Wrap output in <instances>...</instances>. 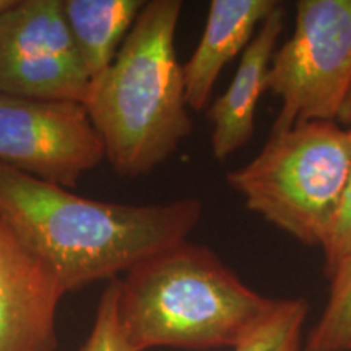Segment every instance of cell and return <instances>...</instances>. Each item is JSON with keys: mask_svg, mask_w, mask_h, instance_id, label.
Masks as SVG:
<instances>
[{"mask_svg": "<svg viewBox=\"0 0 351 351\" xmlns=\"http://www.w3.org/2000/svg\"><path fill=\"white\" fill-rule=\"evenodd\" d=\"M117 300H119V282L111 280L99 300L93 328L80 351H134L122 333Z\"/></svg>", "mask_w": 351, "mask_h": 351, "instance_id": "obj_14", "label": "cell"}, {"mask_svg": "<svg viewBox=\"0 0 351 351\" xmlns=\"http://www.w3.org/2000/svg\"><path fill=\"white\" fill-rule=\"evenodd\" d=\"M143 5L142 0H62L70 33L91 82L111 65Z\"/></svg>", "mask_w": 351, "mask_h": 351, "instance_id": "obj_11", "label": "cell"}, {"mask_svg": "<svg viewBox=\"0 0 351 351\" xmlns=\"http://www.w3.org/2000/svg\"><path fill=\"white\" fill-rule=\"evenodd\" d=\"M283 26L285 7L280 2L244 49L230 86L208 109V119L213 124L212 152L218 161L234 155L254 137L256 111L267 91L270 64Z\"/></svg>", "mask_w": 351, "mask_h": 351, "instance_id": "obj_9", "label": "cell"}, {"mask_svg": "<svg viewBox=\"0 0 351 351\" xmlns=\"http://www.w3.org/2000/svg\"><path fill=\"white\" fill-rule=\"evenodd\" d=\"M309 302L302 298L276 300L274 311L232 351H304Z\"/></svg>", "mask_w": 351, "mask_h": 351, "instance_id": "obj_13", "label": "cell"}, {"mask_svg": "<svg viewBox=\"0 0 351 351\" xmlns=\"http://www.w3.org/2000/svg\"><path fill=\"white\" fill-rule=\"evenodd\" d=\"M181 0L145 2L111 65L91 82L85 108L122 178L152 173L192 132L176 56Z\"/></svg>", "mask_w": 351, "mask_h": 351, "instance_id": "obj_2", "label": "cell"}, {"mask_svg": "<svg viewBox=\"0 0 351 351\" xmlns=\"http://www.w3.org/2000/svg\"><path fill=\"white\" fill-rule=\"evenodd\" d=\"M350 160L346 127L301 122L271 132L261 153L230 171L226 181L251 212L300 243L322 247L339 213Z\"/></svg>", "mask_w": 351, "mask_h": 351, "instance_id": "obj_4", "label": "cell"}, {"mask_svg": "<svg viewBox=\"0 0 351 351\" xmlns=\"http://www.w3.org/2000/svg\"><path fill=\"white\" fill-rule=\"evenodd\" d=\"M90 86L62 0H13L0 13V93L85 104Z\"/></svg>", "mask_w": 351, "mask_h": 351, "instance_id": "obj_6", "label": "cell"}, {"mask_svg": "<svg viewBox=\"0 0 351 351\" xmlns=\"http://www.w3.org/2000/svg\"><path fill=\"white\" fill-rule=\"evenodd\" d=\"M267 90L282 101L271 132L337 121L351 91V0H301L295 29L276 47Z\"/></svg>", "mask_w": 351, "mask_h": 351, "instance_id": "obj_5", "label": "cell"}, {"mask_svg": "<svg viewBox=\"0 0 351 351\" xmlns=\"http://www.w3.org/2000/svg\"><path fill=\"white\" fill-rule=\"evenodd\" d=\"M117 282L119 324L134 351L236 348L276 304L249 288L212 249L187 241Z\"/></svg>", "mask_w": 351, "mask_h": 351, "instance_id": "obj_3", "label": "cell"}, {"mask_svg": "<svg viewBox=\"0 0 351 351\" xmlns=\"http://www.w3.org/2000/svg\"><path fill=\"white\" fill-rule=\"evenodd\" d=\"M199 199L132 205L80 197L0 163V218L65 291L114 278L187 241Z\"/></svg>", "mask_w": 351, "mask_h": 351, "instance_id": "obj_1", "label": "cell"}, {"mask_svg": "<svg viewBox=\"0 0 351 351\" xmlns=\"http://www.w3.org/2000/svg\"><path fill=\"white\" fill-rule=\"evenodd\" d=\"M65 293L0 218V351H56V313Z\"/></svg>", "mask_w": 351, "mask_h": 351, "instance_id": "obj_8", "label": "cell"}, {"mask_svg": "<svg viewBox=\"0 0 351 351\" xmlns=\"http://www.w3.org/2000/svg\"><path fill=\"white\" fill-rule=\"evenodd\" d=\"M328 282V300L304 339V351H351V258Z\"/></svg>", "mask_w": 351, "mask_h": 351, "instance_id": "obj_12", "label": "cell"}, {"mask_svg": "<svg viewBox=\"0 0 351 351\" xmlns=\"http://www.w3.org/2000/svg\"><path fill=\"white\" fill-rule=\"evenodd\" d=\"M280 5L276 0H212L207 23L194 54L182 65L187 106L208 104L219 73L252 41L262 21Z\"/></svg>", "mask_w": 351, "mask_h": 351, "instance_id": "obj_10", "label": "cell"}, {"mask_svg": "<svg viewBox=\"0 0 351 351\" xmlns=\"http://www.w3.org/2000/svg\"><path fill=\"white\" fill-rule=\"evenodd\" d=\"M350 135V147H351V121L345 125ZM324 251V274L327 278L335 274L343 263L351 258V160L348 179L341 204L337 213L335 223H333L330 234L322 245Z\"/></svg>", "mask_w": 351, "mask_h": 351, "instance_id": "obj_15", "label": "cell"}, {"mask_svg": "<svg viewBox=\"0 0 351 351\" xmlns=\"http://www.w3.org/2000/svg\"><path fill=\"white\" fill-rule=\"evenodd\" d=\"M351 121V91L348 95V98H346L345 104H343V109H341L339 119H337V122H339L340 125H346L348 122Z\"/></svg>", "mask_w": 351, "mask_h": 351, "instance_id": "obj_16", "label": "cell"}, {"mask_svg": "<svg viewBox=\"0 0 351 351\" xmlns=\"http://www.w3.org/2000/svg\"><path fill=\"white\" fill-rule=\"evenodd\" d=\"M106 156L85 104L0 93V163L75 187Z\"/></svg>", "mask_w": 351, "mask_h": 351, "instance_id": "obj_7", "label": "cell"}]
</instances>
